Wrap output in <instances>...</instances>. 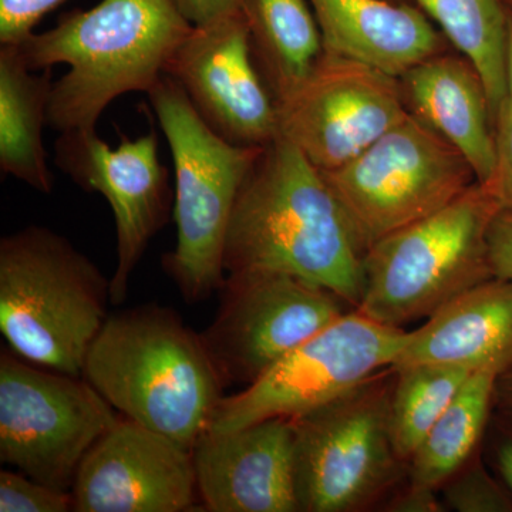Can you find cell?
Segmentation results:
<instances>
[{
	"mask_svg": "<svg viewBox=\"0 0 512 512\" xmlns=\"http://www.w3.org/2000/svg\"><path fill=\"white\" fill-rule=\"evenodd\" d=\"M366 251L325 175L279 136L262 148L229 222L225 275L281 272L359 306Z\"/></svg>",
	"mask_w": 512,
	"mask_h": 512,
	"instance_id": "obj_1",
	"label": "cell"
},
{
	"mask_svg": "<svg viewBox=\"0 0 512 512\" xmlns=\"http://www.w3.org/2000/svg\"><path fill=\"white\" fill-rule=\"evenodd\" d=\"M191 29L173 0H101L92 9L64 13L55 28L13 46L29 69L69 66L53 86L47 127L93 131L114 100L148 94L163 79Z\"/></svg>",
	"mask_w": 512,
	"mask_h": 512,
	"instance_id": "obj_2",
	"label": "cell"
},
{
	"mask_svg": "<svg viewBox=\"0 0 512 512\" xmlns=\"http://www.w3.org/2000/svg\"><path fill=\"white\" fill-rule=\"evenodd\" d=\"M82 376L121 416L191 450L227 386L202 336L156 303L109 315Z\"/></svg>",
	"mask_w": 512,
	"mask_h": 512,
	"instance_id": "obj_3",
	"label": "cell"
},
{
	"mask_svg": "<svg viewBox=\"0 0 512 512\" xmlns=\"http://www.w3.org/2000/svg\"><path fill=\"white\" fill-rule=\"evenodd\" d=\"M110 303L111 279L53 229L0 239V332L28 362L82 376Z\"/></svg>",
	"mask_w": 512,
	"mask_h": 512,
	"instance_id": "obj_4",
	"label": "cell"
},
{
	"mask_svg": "<svg viewBox=\"0 0 512 512\" xmlns=\"http://www.w3.org/2000/svg\"><path fill=\"white\" fill-rule=\"evenodd\" d=\"M147 96L170 146L175 173L177 241L163 256L164 271L185 301L202 302L224 284L229 222L262 148L235 146L218 136L167 74Z\"/></svg>",
	"mask_w": 512,
	"mask_h": 512,
	"instance_id": "obj_5",
	"label": "cell"
},
{
	"mask_svg": "<svg viewBox=\"0 0 512 512\" xmlns=\"http://www.w3.org/2000/svg\"><path fill=\"white\" fill-rule=\"evenodd\" d=\"M500 204L485 185L367 249L365 291L356 311L402 328L493 278L488 232Z\"/></svg>",
	"mask_w": 512,
	"mask_h": 512,
	"instance_id": "obj_6",
	"label": "cell"
},
{
	"mask_svg": "<svg viewBox=\"0 0 512 512\" xmlns=\"http://www.w3.org/2000/svg\"><path fill=\"white\" fill-rule=\"evenodd\" d=\"M322 173L365 251L477 183L463 154L412 111L352 161Z\"/></svg>",
	"mask_w": 512,
	"mask_h": 512,
	"instance_id": "obj_7",
	"label": "cell"
},
{
	"mask_svg": "<svg viewBox=\"0 0 512 512\" xmlns=\"http://www.w3.org/2000/svg\"><path fill=\"white\" fill-rule=\"evenodd\" d=\"M379 373L295 417V478L302 512H352L375 503L403 463L390 434L392 390Z\"/></svg>",
	"mask_w": 512,
	"mask_h": 512,
	"instance_id": "obj_8",
	"label": "cell"
},
{
	"mask_svg": "<svg viewBox=\"0 0 512 512\" xmlns=\"http://www.w3.org/2000/svg\"><path fill=\"white\" fill-rule=\"evenodd\" d=\"M83 376L0 353V460L57 490L72 493L94 444L121 419Z\"/></svg>",
	"mask_w": 512,
	"mask_h": 512,
	"instance_id": "obj_9",
	"label": "cell"
},
{
	"mask_svg": "<svg viewBox=\"0 0 512 512\" xmlns=\"http://www.w3.org/2000/svg\"><path fill=\"white\" fill-rule=\"evenodd\" d=\"M410 332L362 313H345L248 384L222 399L210 429L232 431L258 421L295 419L392 369Z\"/></svg>",
	"mask_w": 512,
	"mask_h": 512,
	"instance_id": "obj_10",
	"label": "cell"
},
{
	"mask_svg": "<svg viewBox=\"0 0 512 512\" xmlns=\"http://www.w3.org/2000/svg\"><path fill=\"white\" fill-rule=\"evenodd\" d=\"M220 292V309L201 336L225 384L254 383L348 313L336 293L281 272L229 274Z\"/></svg>",
	"mask_w": 512,
	"mask_h": 512,
	"instance_id": "obj_11",
	"label": "cell"
},
{
	"mask_svg": "<svg viewBox=\"0 0 512 512\" xmlns=\"http://www.w3.org/2000/svg\"><path fill=\"white\" fill-rule=\"evenodd\" d=\"M276 109L281 136L320 171L349 163L410 113L397 77L326 53Z\"/></svg>",
	"mask_w": 512,
	"mask_h": 512,
	"instance_id": "obj_12",
	"label": "cell"
},
{
	"mask_svg": "<svg viewBox=\"0 0 512 512\" xmlns=\"http://www.w3.org/2000/svg\"><path fill=\"white\" fill-rule=\"evenodd\" d=\"M55 164L74 184L109 202L116 222L117 264L111 276V303L127 298L131 276L148 245L170 220L173 191L158 154L156 131L110 147L97 130L60 133Z\"/></svg>",
	"mask_w": 512,
	"mask_h": 512,
	"instance_id": "obj_13",
	"label": "cell"
},
{
	"mask_svg": "<svg viewBox=\"0 0 512 512\" xmlns=\"http://www.w3.org/2000/svg\"><path fill=\"white\" fill-rule=\"evenodd\" d=\"M165 74L183 87L205 124L229 143L264 148L281 136L276 100L256 66L242 12L192 26Z\"/></svg>",
	"mask_w": 512,
	"mask_h": 512,
	"instance_id": "obj_14",
	"label": "cell"
},
{
	"mask_svg": "<svg viewBox=\"0 0 512 512\" xmlns=\"http://www.w3.org/2000/svg\"><path fill=\"white\" fill-rule=\"evenodd\" d=\"M191 448L121 416L74 480L76 512H183L195 504Z\"/></svg>",
	"mask_w": 512,
	"mask_h": 512,
	"instance_id": "obj_15",
	"label": "cell"
},
{
	"mask_svg": "<svg viewBox=\"0 0 512 512\" xmlns=\"http://www.w3.org/2000/svg\"><path fill=\"white\" fill-rule=\"evenodd\" d=\"M197 490L212 512H299L292 420L207 430L192 447Z\"/></svg>",
	"mask_w": 512,
	"mask_h": 512,
	"instance_id": "obj_16",
	"label": "cell"
},
{
	"mask_svg": "<svg viewBox=\"0 0 512 512\" xmlns=\"http://www.w3.org/2000/svg\"><path fill=\"white\" fill-rule=\"evenodd\" d=\"M443 363L501 376L512 369V281L481 282L410 332L392 369Z\"/></svg>",
	"mask_w": 512,
	"mask_h": 512,
	"instance_id": "obj_17",
	"label": "cell"
},
{
	"mask_svg": "<svg viewBox=\"0 0 512 512\" xmlns=\"http://www.w3.org/2000/svg\"><path fill=\"white\" fill-rule=\"evenodd\" d=\"M400 79L414 116L463 154L477 183H490L495 171L494 117L476 66L463 55L437 53Z\"/></svg>",
	"mask_w": 512,
	"mask_h": 512,
	"instance_id": "obj_18",
	"label": "cell"
},
{
	"mask_svg": "<svg viewBox=\"0 0 512 512\" xmlns=\"http://www.w3.org/2000/svg\"><path fill=\"white\" fill-rule=\"evenodd\" d=\"M323 53L404 76L437 55L440 39L420 10L386 0H309Z\"/></svg>",
	"mask_w": 512,
	"mask_h": 512,
	"instance_id": "obj_19",
	"label": "cell"
},
{
	"mask_svg": "<svg viewBox=\"0 0 512 512\" xmlns=\"http://www.w3.org/2000/svg\"><path fill=\"white\" fill-rule=\"evenodd\" d=\"M53 86L52 69H29L18 47L0 46V171L46 195L55 188L43 140Z\"/></svg>",
	"mask_w": 512,
	"mask_h": 512,
	"instance_id": "obj_20",
	"label": "cell"
},
{
	"mask_svg": "<svg viewBox=\"0 0 512 512\" xmlns=\"http://www.w3.org/2000/svg\"><path fill=\"white\" fill-rule=\"evenodd\" d=\"M252 53L275 100L302 82L323 55L306 0H242Z\"/></svg>",
	"mask_w": 512,
	"mask_h": 512,
	"instance_id": "obj_21",
	"label": "cell"
},
{
	"mask_svg": "<svg viewBox=\"0 0 512 512\" xmlns=\"http://www.w3.org/2000/svg\"><path fill=\"white\" fill-rule=\"evenodd\" d=\"M498 375L474 372L410 458V483L439 490L471 460L483 437Z\"/></svg>",
	"mask_w": 512,
	"mask_h": 512,
	"instance_id": "obj_22",
	"label": "cell"
},
{
	"mask_svg": "<svg viewBox=\"0 0 512 512\" xmlns=\"http://www.w3.org/2000/svg\"><path fill=\"white\" fill-rule=\"evenodd\" d=\"M484 80L493 117L508 96V16L500 0H419Z\"/></svg>",
	"mask_w": 512,
	"mask_h": 512,
	"instance_id": "obj_23",
	"label": "cell"
},
{
	"mask_svg": "<svg viewBox=\"0 0 512 512\" xmlns=\"http://www.w3.org/2000/svg\"><path fill=\"white\" fill-rule=\"evenodd\" d=\"M392 372L397 379L390 394V434L397 457L404 463L474 372L443 363H420Z\"/></svg>",
	"mask_w": 512,
	"mask_h": 512,
	"instance_id": "obj_24",
	"label": "cell"
},
{
	"mask_svg": "<svg viewBox=\"0 0 512 512\" xmlns=\"http://www.w3.org/2000/svg\"><path fill=\"white\" fill-rule=\"evenodd\" d=\"M470 461L444 483L447 507L457 512H511L510 488L491 476L483 464Z\"/></svg>",
	"mask_w": 512,
	"mask_h": 512,
	"instance_id": "obj_25",
	"label": "cell"
},
{
	"mask_svg": "<svg viewBox=\"0 0 512 512\" xmlns=\"http://www.w3.org/2000/svg\"><path fill=\"white\" fill-rule=\"evenodd\" d=\"M73 511V495L20 471H0V512Z\"/></svg>",
	"mask_w": 512,
	"mask_h": 512,
	"instance_id": "obj_26",
	"label": "cell"
},
{
	"mask_svg": "<svg viewBox=\"0 0 512 512\" xmlns=\"http://www.w3.org/2000/svg\"><path fill=\"white\" fill-rule=\"evenodd\" d=\"M495 171L485 187L501 210H512V97L508 94L494 119Z\"/></svg>",
	"mask_w": 512,
	"mask_h": 512,
	"instance_id": "obj_27",
	"label": "cell"
},
{
	"mask_svg": "<svg viewBox=\"0 0 512 512\" xmlns=\"http://www.w3.org/2000/svg\"><path fill=\"white\" fill-rule=\"evenodd\" d=\"M67 0H0V46L19 45L40 20Z\"/></svg>",
	"mask_w": 512,
	"mask_h": 512,
	"instance_id": "obj_28",
	"label": "cell"
},
{
	"mask_svg": "<svg viewBox=\"0 0 512 512\" xmlns=\"http://www.w3.org/2000/svg\"><path fill=\"white\" fill-rule=\"evenodd\" d=\"M488 254L493 275L512 281V210L495 215L488 232Z\"/></svg>",
	"mask_w": 512,
	"mask_h": 512,
	"instance_id": "obj_29",
	"label": "cell"
},
{
	"mask_svg": "<svg viewBox=\"0 0 512 512\" xmlns=\"http://www.w3.org/2000/svg\"><path fill=\"white\" fill-rule=\"evenodd\" d=\"M173 3L192 26L208 25L242 12V0H173Z\"/></svg>",
	"mask_w": 512,
	"mask_h": 512,
	"instance_id": "obj_30",
	"label": "cell"
},
{
	"mask_svg": "<svg viewBox=\"0 0 512 512\" xmlns=\"http://www.w3.org/2000/svg\"><path fill=\"white\" fill-rule=\"evenodd\" d=\"M434 488L410 483L409 488L393 498L389 511L396 512H439L443 510Z\"/></svg>",
	"mask_w": 512,
	"mask_h": 512,
	"instance_id": "obj_31",
	"label": "cell"
},
{
	"mask_svg": "<svg viewBox=\"0 0 512 512\" xmlns=\"http://www.w3.org/2000/svg\"><path fill=\"white\" fill-rule=\"evenodd\" d=\"M495 464H497L498 473L501 480L510 488L512 493V431L505 433L494 450Z\"/></svg>",
	"mask_w": 512,
	"mask_h": 512,
	"instance_id": "obj_32",
	"label": "cell"
},
{
	"mask_svg": "<svg viewBox=\"0 0 512 512\" xmlns=\"http://www.w3.org/2000/svg\"><path fill=\"white\" fill-rule=\"evenodd\" d=\"M497 393L500 394L501 402L512 412V369L498 377Z\"/></svg>",
	"mask_w": 512,
	"mask_h": 512,
	"instance_id": "obj_33",
	"label": "cell"
},
{
	"mask_svg": "<svg viewBox=\"0 0 512 512\" xmlns=\"http://www.w3.org/2000/svg\"><path fill=\"white\" fill-rule=\"evenodd\" d=\"M507 86H508V94H510V96L512 97V16H508Z\"/></svg>",
	"mask_w": 512,
	"mask_h": 512,
	"instance_id": "obj_34",
	"label": "cell"
}]
</instances>
